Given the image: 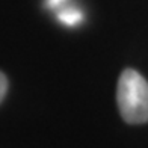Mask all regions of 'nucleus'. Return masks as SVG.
<instances>
[{
	"mask_svg": "<svg viewBox=\"0 0 148 148\" xmlns=\"http://www.w3.org/2000/svg\"><path fill=\"white\" fill-rule=\"evenodd\" d=\"M6 91H8V79H6V76L2 71H0V103H2V100L5 98Z\"/></svg>",
	"mask_w": 148,
	"mask_h": 148,
	"instance_id": "7ed1b4c3",
	"label": "nucleus"
},
{
	"mask_svg": "<svg viewBox=\"0 0 148 148\" xmlns=\"http://www.w3.org/2000/svg\"><path fill=\"white\" fill-rule=\"evenodd\" d=\"M65 2V0H47V5L50 6V8H56V6L62 5Z\"/></svg>",
	"mask_w": 148,
	"mask_h": 148,
	"instance_id": "20e7f679",
	"label": "nucleus"
},
{
	"mask_svg": "<svg viewBox=\"0 0 148 148\" xmlns=\"http://www.w3.org/2000/svg\"><path fill=\"white\" fill-rule=\"evenodd\" d=\"M58 17H59L60 21L66 26H76L77 23H80V20H82V12L79 9H74V8H66V9L60 11L58 14Z\"/></svg>",
	"mask_w": 148,
	"mask_h": 148,
	"instance_id": "f03ea898",
	"label": "nucleus"
},
{
	"mask_svg": "<svg viewBox=\"0 0 148 148\" xmlns=\"http://www.w3.org/2000/svg\"><path fill=\"white\" fill-rule=\"evenodd\" d=\"M116 100L125 123L144 124L148 121V82L138 71L127 68L121 73Z\"/></svg>",
	"mask_w": 148,
	"mask_h": 148,
	"instance_id": "f257e3e1",
	"label": "nucleus"
}]
</instances>
